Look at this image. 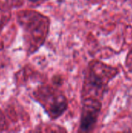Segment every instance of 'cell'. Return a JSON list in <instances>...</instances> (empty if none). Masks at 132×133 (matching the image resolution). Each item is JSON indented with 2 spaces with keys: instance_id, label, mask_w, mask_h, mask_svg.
I'll return each mask as SVG.
<instances>
[{
  "instance_id": "1",
  "label": "cell",
  "mask_w": 132,
  "mask_h": 133,
  "mask_svg": "<svg viewBox=\"0 0 132 133\" xmlns=\"http://www.w3.org/2000/svg\"><path fill=\"white\" fill-rule=\"evenodd\" d=\"M99 111H100V106L96 105L93 109V111H89L88 114L85 116L82 124V128L84 129V130L87 131L91 128V126H93V125L95 123L96 120V117L99 113Z\"/></svg>"
},
{
  "instance_id": "2",
  "label": "cell",
  "mask_w": 132,
  "mask_h": 133,
  "mask_svg": "<svg viewBox=\"0 0 132 133\" xmlns=\"http://www.w3.org/2000/svg\"><path fill=\"white\" fill-rule=\"evenodd\" d=\"M31 1H37V0H31Z\"/></svg>"
}]
</instances>
